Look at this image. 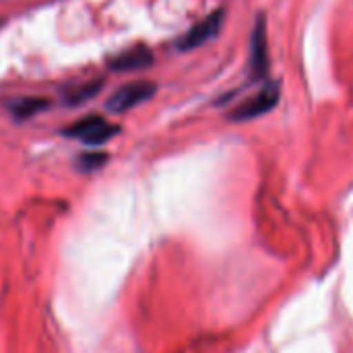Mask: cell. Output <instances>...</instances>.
I'll return each mask as SVG.
<instances>
[{
	"label": "cell",
	"instance_id": "cell-1",
	"mask_svg": "<svg viewBox=\"0 0 353 353\" xmlns=\"http://www.w3.org/2000/svg\"><path fill=\"white\" fill-rule=\"evenodd\" d=\"M118 130L120 128L116 124H110L101 116H87V118L77 120L68 128H64V134L70 137V139H77V141H81L85 145L97 147V145L108 143L112 137H116Z\"/></svg>",
	"mask_w": 353,
	"mask_h": 353
},
{
	"label": "cell",
	"instance_id": "cell-2",
	"mask_svg": "<svg viewBox=\"0 0 353 353\" xmlns=\"http://www.w3.org/2000/svg\"><path fill=\"white\" fill-rule=\"evenodd\" d=\"M277 103H279V85L277 83H267L254 97L242 101L230 114V118L238 120V122H246V120H252V118H259V116L271 112Z\"/></svg>",
	"mask_w": 353,
	"mask_h": 353
},
{
	"label": "cell",
	"instance_id": "cell-3",
	"mask_svg": "<svg viewBox=\"0 0 353 353\" xmlns=\"http://www.w3.org/2000/svg\"><path fill=\"white\" fill-rule=\"evenodd\" d=\"M157 91V87L149 81H134L128 83L124 87H120L108 101V110L114 114H124L141 103H145L147 99L153 97V93Z\"/></svg>",
	"mask_w": 353,
	"mask_h": 353
},
{
	"label": "cell",
	"instance_id": "cell-4",
	"mask_svg": "<svg viewBox=\"0 0 353 353\" xmlns=\"http://www.w3.org/2000/svg\"><path fill=\"white\" fill-rule=\"evenodd\" d=\"M221 23H223V12L221 10L209 14L207 19L196 23L192 29H188L184 37L178 39V50H194V48L215 39L217 33L221 31Z\"/></svg>",
	"mask_w": 353,
	"mask_h": 353
},
{
	"label": "cell",
	"instance_id": "cell-5",
	"mask_svg": "<svg viewBox=\"0 0 353 353\" xmlns=\"http://www.w3.org/2000/svg\"><path fill=\"white\" fill-rule=\"evenodd\" d=\"M269 68V52H267V33H265V19L261 17L252 29V43H250V70L252 79H263Z\"/></svg>",
	"mask_w": 353,
	"mask_h": 353
},
{
	"label": "cell",
	"instance_id": "cell-6",
	"mask_svg": "<svg viewBox=\"0 0 353 353\" xmlns=\"http://www.w3.org/2000/svg\"><path fill=\"white\" fill-rule=\"evenodd\" d=\"M151 62H153L151 50H147L143 46H137V48H130V50L120 52L118 56H114L110 60V68L116 70V72H128V70L147 68V66H151Z\"/></svg>",
	"mask_w": 353,
	"mask_h": 353
},
{
	"label": "cell",
	"instance_id": "cell-7",
	"mask_svg": "<svg viewBox=\"0 0 353 353\" xmlns=\"http://www.w3.org/2000/svg\"><path fill=\"white\" fill-rule=\"evenodd\" d=\"M103 87V81H87V83H81V85H72L70 89L64 91V101L68 105H79V103H85L89 99H93Z\"/></svg>",
	"mask_w": 353,
	"mask_h": 353
},
{
	"label": "cell",
	"instance_id": "cell-8",
	"mask_svg": "<svg viewBox=\"0 0 353 353\" xmlns=\"http://www.w3.org/2000/svg\"><path fill=\"white\" fill-rule=\"evenodd\" d=\"M48 105H50V101L41 99V97H21L10 103V112L17 120H27V118L39 114L41 110H46Z\"/></svg>",
	"mask_w": 353,
	"mask_h": 353
},
{
	"label": "cell",
	"instance_id": "cell-9",
	"mask_svg": "<svg viewBox=\"0 0 353 353\" xmlns=\"http://www.w3.org/2000/svg\"><path fill=\"white\" fill-rule=\"evenodd\" d=\"M105 161H108V155H105V153H97V151H95V153H85V155H81V159H79L81 168L87 170V172H93V170L101 168Z\"/></svg>",
	"mask_w": 353,
	"mask_h": 353
}]
</instances>
